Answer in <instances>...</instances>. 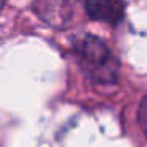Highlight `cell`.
<instances>
[{
    "label": "cell",
    "instance_id": "6da1fadb",
    "mask_svg": "<svg viewBox=\"0 0 147 147\" xmlns=\"http://www.w3.org/2000/svg\"><path fill=\"white\" fill-rule=\"evenodd\" d=\"M78 63L96 84H114L119 74V60L100 38L86 35L74 45Z\"/></svg>",
    "mask_w": 147,
    "mask_h": 147
},
{
    "label": "cell",
    "instance_id": "7a4b0ae2",
    "mask_svg": "<svg viewBox=\"0 0 147 147\" xmlns=\"http://www.w3.org/2000/svg\"><path fill=\"white\" fill-rule=\"evenodd\" d=\"M84 3L87 14L100 22L117 24L123 18L125 3L122 0H84Z\"/></svg>",
    "mask_w": 147,
    "mask_h": 147
},
{
    "label": "cell",
    "instance_id": "3957f363",
    "mask_svg": "<svg viewBox=\"0 0 147 147\" xmlns=\"http://www.w3.org/2000/svg\"><path fill=\"white\" fill-rule=\"evenodd\" d=\"M139 123H141V128L144 130L147 136V95L144 96L142 103L139 106Z\"/></svg>",
    "mask_w": 147,
    "mask_h": 147
},
{
    "label": "cell",
    "instance_id": "277c9868",
    "mask_svg": "<svg viewBox=\"0 0 147 147\" xmlns=\"http://www.w3.org/2000/svg\"><path fill=\"white\" fill-rule=\"evenodd\" d=\"M5 2H7V0H0V10H2V8H3V5H5Z\"/></svg>",
    "mask_w": 147,
    "mask_h": 147
}]
</instances>
